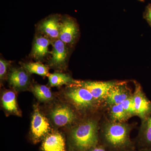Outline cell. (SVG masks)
I'll return each instance as SVG.
<instances>
[{
  "mask_svg": "<svg viewBox=\"0 0 151 151\" xmlns=\"http://www.w3.org/2000/svg\"><path fill=\"white\" fill-rule=\"evenodd\" d=\"M71 136L78 151H88L98 143L97 123L93 120L84 122L73 129Z\"/></svg>",
  "mask_w": 151,
  "mask_h": 151,
  "instance_id": "1",
  "label": "cell"
},
{
  "mask_svg": "<svg viewBox=\"0 0 151 151\" xmlns=\"http://www.w3.org/2000/svg\"><path fill=\"white\" fill-rule=\"evenodd\" d=\"M129 127L126 124L114 122L107 124L103 132L105 142L112 148L127 149L131 146Z\"/></svg>",
  "mask_w": 151,
  "mask_h": 151,
  "instance_id": "2",
  "label": "cell"
},
{
  "mask_svg": "<svg viewBox=\"0 0 151 151\" xmlns=\"http://www.w3.org/2000/svg\"><path fill=\"white\" fill-rule=\"evenodd\" d=\"M65 95L68 99L79 109L91 108L95 100L87 89L81 86L68 89L65 93Z\"/></svg>",
  "mask_w": 151,
  "mask_h": 151,
  "instance_id": "3",
  "label": "cell"
},
{
  "mask_svg": "<svg viewBox=\"0 0 151 151\" xmlns=\"http://www.w3.org/2000/svg\"><path fill=\"white\" fill-rule=\"evenodd\" d=\"M118 83L114 81H86L78 84L87 89L95 100H98L106 97L111 89Z\"/></svg>",
  "mask_w": 151,
  "mask_h": 151,
  "instance_id": "4",
  "label": "cell"
},
{
  "mask_svg": "<svg viewBox=\"0 0 151 151\" xmlns=\"http://www.w3.org/2000/svg\"><path fill=\"white\" fill-rule=\"evenodd\" d=\"M78 26L73 19L65 18L60 24L59 39L65 44L72 45L75 43L78 37Z\"/></svg>",
  "mask_w": 151,
  "mask_h": 151,
  "instance_id": "5",
  "label": "cell"
},
{
  "mask_svg": "<svg viewBox=\"0 0 151 151\" xmlns=\"http://www.w3.org/2000/svg\"><path fill=\"white\" fill-rule=\"evenodd\" d=\"M133 97L136 115L144 120L151 114V102L145 96L139 85L136 86Z\"/></svg>",
  "mask_w": 151,
  "mask_h": 151,
  "instance_id": "6",
  "label": "cell"
},
{
  "mask_svg": "<svg viewBox=\"0 0 151 151\" xmlns=\"http://www.w3.org/2000/svg\"><path fill=\"white\" fill-rule=\"evenodd\" d=\"M50 129L49 123L37 107L35 108L31 123V132L35 139L44 137Z\"/></svg>",
  "mask_w": 151,
  "mask_h": 151,
  "instance_id": "7",
  "label": "cell"
},
{
  "mask_svg": "<svg viewBox=\"0 0 151 151\" xmlns=\"http://www.w3.org/2000/svg\"><path fill=\"white\" fill-rule=\"evenodd\" d=\"M50 115L54 124L59 127L70 124L76 118L73 111L65 105H61L55 108L52 111Z\"/></svg>",
  "mask_w": 151,
  "mask_h": 151,
  "instance_id": "8",
  "label": "cell"
},
{
  "mask_svg": "<svg viewBox=\"0 0 151 151\" xmlns=\"http://www.w3.org/2000/svg\"><path fill=\"white\" fill-rule=\"evenodd\" d=\"M68 51L65 44L60 39L53 43L50 65L56 68L62 67L65 65L67 60Z\"/></svg>",
  "mask_w": 151,
  "mask_h": 151,
  "instance_id": "9",
  "label": "cell"
},
{
  "mask_svg": "<svg viewBox=\"0 0 151 151\" xmlns=\"http://www.w3.org/2000/svg\"><path fill=\"white\" fill-rule=\"evenodd\" d=\"M130 97L125 84L119 82L108 93L106 97V101L111 105L121 104Z\"/></svg>",
  "mask_w": 151,
  "mask_h": 151,
  "instance_id": "10",
  "label": "cell"
},
{
  "mask_svg": "<svg viewBox=\"0 0 151 151\" xmlns=\"http://www.w3.org/2000/svg\"><path fill=\"white\" fill-rule=\"evenodd\" d=\"M9 84L19 90L27 88L29 84V76L21 68H14L11 70L9 76Z\"/></svg>",
  "mask_w": 151,
  "mask_h": 151,
  "instance_id": "11",
  "label": "cell"
},
{
  "mask_svg": "<svg viewBox=\"0 0 151 151\" xmlns=\"http://www.w3.org/2000/svg\"><path fill=\"white\" fill-rule=\"evenodd\" d=\"M60 24L58 17L54 16L42 22L39 26V30L51 38H59Z\"/></svg>",
  "mask_w": 151,
  "mask_h": 151,
  "instance_id": "12",
  "label": "cell"
},
{
  "mask_svg": "<svg viewBox=\"0 0 151 151\" xmlns=\"http://www.w3.org/2000/svg\"><path fill=\"white\" fill-rule=\"evenodd\" d=\"M44 151H65V143L62 135L58 133L47 137L42 144Z\"/></svg>",
  "mask_w": 151,
  "mask_h": 151,
  "instance_id": "13",
  "label": "cell"
},
{
  "mask_svg": "<svg viewBox=\"0 0 151 151\" xmlns=\"http://www.w3.org/2000/svg\"><path fill=\"white\" fill-rule=\"evenodd\" d=\"M50 42L48 39L43 37H38L34 42L32 55L36 59H42L49 53L48 47Z\"/></svg>",
  "mask_w": 151,
  "mask_h": 151,
  "instance_id": "14",
  "label": "cell"
},
{
  "mask_svg": "<svg viewBox=\"0 0 151 151\" xmlns=\"http://www.w3.org/2000/svg\"><path fill=\"white\" fill-rule=\"evenodd\" d=\"M2 103L4 108L9 113L19 116L17 105L16 96L14 92L8 91L5 92L2 97Z\"/></svg>",
  "mask_w": 151,
  "mask_h": 151,
  "instance_id": "15",
  "label": "cell"
},
{
  "mask_svg": "<svg viewBox=\"0 0 151 151\" xmlns=\"http://www.w3.org/2000/svg\"><path fill=\"white\" fill-rule=\"evenodd\" d=\"M50 85L52 86H62L65 84H78L68 74L60 73H55L48 76Z\"/></svg>",
  "mask_w": 151,
  "mask_h": 151,
  "instance_id": "16",
  "label": "cell"
},
{
  "mask_svg": "<svg viewBox=\"0 0 151 151\" xmlns=\"http://www.w3.org/2000/svg\"><path fill=\"white\" fill-rule=\"evenodd\" d=\"M110 115L111 119L114 122L120 123L127 121L130 116L121 104L111 105Z\"/></svg>",
  "mask_w": 151,
  "mask_h": 151,
  "instance_id": "17",
  "label": "cell"
},
{
  "mask_svg": "<svg viewBox=\"0 0 151 151\" xmlns=\"http://www.w3.org/2000/svg\"><path fill=\"white\" fill-rule=\"evenodd\" d=\"M144 120L141 130V140L145 145L151 147V114Z\"/></svg>",
  "mask_w": 151,
  "mask_h": 151,
  "instance_id": "18",
  "label": "cell"
},
{
  "mask_svg": "<svg viewBox=\"0 0 151 151\" xmlns=\"http://www.w3.org/2000/svg\"><path fill=\"white\" fill-rule=\"evenodd\" d=\"M32 91L37 98L42 102H47L52 98V93L47 86L42 85H35L33 87Z\"/></svg>",
  "mask_w": 151,
  "mask_h": 151,
  "instance_id": "19",
  "label": "cell"
},
{
  "mask_svg": "<svg viewBox=\"0 0 151 151\" xmlns=\"http://www.w3.org/2000/svg\"><path fill=\"white\" fill-rule=\"evenodd\" d=\"M23 67L29 73H35L42 76H48L50 75L48 67L39 62L25 63Z\"/></svg>",
  "mask_w": 151,
  "mask_h": 151,
  "instance_id": "20",
  "label": "cell"
},
{
  "mask_svg": "<svg viewBox=\"0 0 151 151\" xmlns=\"http://www.w3.org/2000/svg\"><path fill=\"white\" fill-rule=\"evenodd\" d=\"M122 107L130 116L136 115V109L133 97H129L121 104Z\"/></svg>",
  "mask_w": 151,
  "mask_h": 151,
  "instance_id": "21",
  "label": "cell"
},
{
  "mask_svg": "<svg viewBox=\"0 0 151 151\" xmlns=\"http://www.w3.org/2000/svg\"><path fill=\"white\" fill-rule=\"evenodd\" d=\"M9 64V61L1 59L0 60V78L1 79L4 78L6 74Z\"/></svg>",
  "mask_w": 151,
  "mask_h": 151,
  "instance_id": "22",
  "label": "cell"
},
{
  "mask_svg": "<svg viewBox=\"0 0 151 151\" xmlns=\"http://www.w3.org/2000/svg\"><path fill=\"white\" fill-rule=\"evenodd\" d=\"M143 17L151 27V4H149L146 7L143 13Z\"/></svg>",
  "mask_w": 151,
  "mask_h": 151,
  "instance_id": "23",
  "label": "cell"
},
{
  "mask_svg": "<svg viewBox=\"0 0 151 151\" xmlns=\"http://www.w3.org/2000/svg\"><path fill=\"white\" fill-rule=\"evenodd\" d=\"M88 151H107L103 147L100 146H95Z\"/></svg>",
  "mask_w": 151,
  "mask_h": 151,
  "instance_id": "24",
  "label": "cell"
},
{
  "mask_svg": "<svg viewBox=\"0 0 151 151\" xmlns=\"http://www.w3.org/2000/svg\"><path fill=\"white\" fill-rule=\"evenodd\" d=\"M138 1H140L144 2L145 0H138Z\"/></svg>",
  "mask_w": 151,
  "mask_h": 151,
  "instance_id": "25",
  "label": "cell"
},
{
  "mask_svg": "<svg viewBox=\"0 0 151 151\" xmlns=\"http://www.w3.org/2000/svg\"><path fill=\"white\" fill-rule=\"evenodd\" d=\"M144 151H151V150H147Z\"/></svg>",
  "mask_w": 151,
  "mask_h": 151,
  "instance_id": "26",
  "label": "cell"
}]
</instances>
